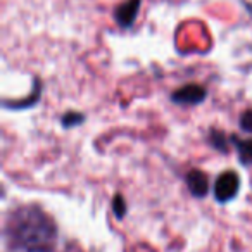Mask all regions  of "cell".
<instances>
[{"label":"cell","mask_w":252,"mask_h":252,"mask_svg":"<svg viewBox=\"0 0 252 252\" xmlns=\"http://www.w3.org/2000/svg\"><path fill=\"white\" fill-rule=\"evenodd\" d=\"M240 126H242V130H244V131H249V133H252V109L242 112Z\"/></svg>","instance_id":"10"},{"label":"cell","mask_w":252,"mask_h":252,"mask_svg":"<svg viewBox=\"0 0 252 252\" xmlns=\"http://www.w3.org/2000/svg\"><path fill=\"white\" fill-rule=\"evenodd\" d=\"M140 11V0H125L114 9V19L121 28H130Z\"/></svg>","instance_id":"4"},{"label":"cell","mask_w":252,"mask_h":252,"mask_svg":"<svg viewBox=\"0 0 252 252\" xmlns=\"http://www.w3.org/2000/svg\"><path fill=\"white\" fill-rule=\"evenodd\" d=\"M209 142L214 145V147L218 149V151L226 152L228 151V142H230V140H226V137H224L223 131H220V130H211L209 131Z\"/></svg>","instance_id":"7"},{"label":"cell","mask_w":252,"mask_h":252,"mask_svg":"<svg viewBox=\"0 0 252 252\" xmlns=\"http://www.w3.org/2000/svg\"><path fill=\"white\" fill-rule=\"evenodd\" d=\"M112 211H114V214L118 218H123L126 214V202L121 195H116L112 199Z\"/></svg>","instance_id":"9"},{"label":"cell","mask_w":252,"mask_h":252,"mask_svg":"<svg viewBox=\"0 0 252 252\" xmlns=\"http://www.w3.org/2000/svg\"><path fill=\"white\" fill-rule=\"evenodd\" d=\"M187 185H189V190L192 192V195L200 199V197L206 195L207 190H209V178H207V175L204 171L193 168V169H190L189 175H187Z\"/></svg>","instance_id":"5"},{"label":"cell","mask_w":252,"mask_h":252,"mask_svg":"<svg viewBox=\"0 0 252 252\" xmlns=\"http://www.w3.org/2000/svg\"><path fill=\"white\" fill-rule=\"evenodd\" d=\"M83 116L80 114V112H67V114L63 116V125L66 126V128H71V126H76L80 125L81 121H83Z\"/></svg>","instance_id":"8"},{"label":"cell","mask_w":252,"mask_h":252,"mask_svg":"<svg viewBox=\"0 0 252 252\" xmlns=\"http://www.w3.org/2000/svg\"><path fill=\"white\" fill-rule=\"evenodd\" d=\"M7 235L14 247L28 252H45L56 242L57 228L43 209L25 206L11 214Z\"/></svg>","instance_id":"1"},{"label":"cell","mask_w":252,"mask_h":252,"mask_svg":"<svg viewBox=\"0 0 252 252\" xmlns=\"http://www.w3.org/2000/svg\"><path fill=\"white\" fill-rule=\"evenodd\" d=\"M240 187V178L235 171H224L218 176L216 185H214V195L218 202H228L238 192Z\"/></svg>","instance_id":"2"},{"label":"cell","mask_w":252,"mask_h":252,"mask_svg":"<svg viewBox=\"0 0 252 252\" xmlns=\"http://www.w3.org/2000/svg\"><path fill=\"white\" fill-rule=\"evenodd\" d=\"M206 95L207 92L204 87H200L197 83H187L182 88L173 92L171 100L175 104H182V105H197V104H202Z\"/></svg>","instance_id":"3"},{"label":"cell","mask_w":252,"mask_h":252,"mask_svg":"<svg viewBox=\"0 0 252 252\" xmlns=\"http://www.w3.org/2000/svg\"><path fill=\"white\" fill-rule=\"evenodd\" d=\"M230 142L237 147L238 159H240L242 164L252 166V138L242 140L238 137H230Z\"/></svg>","instance_id":"6"}]
</instances>
